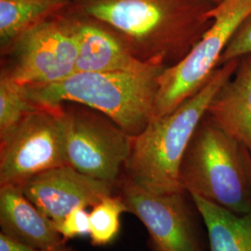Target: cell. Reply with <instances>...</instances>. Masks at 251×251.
<instances>
[{"instance_id":"ba28073f","label":"cell","mask_w":251,"mask_h":251,"mask_svg":"<svg viewBox=\"0 0 251 251\" xmlns=\"http://www.w3.org/2000/svg\"><path fill=\"white\" fill-rule=\"evenodd\" d=\"M63 166H68L63 107L38 106L0 141V185H22Z\"/></svg>"},{"instance_id":"9c48e42d","label":"cell","mask_w":251,"mask_h":251,"mask_svg":"<svg viewBox=\"0 0 251 251\" xmlns=\"http://www.w3.org/2000/svg\"><path fill=\"white\" fill-rule=\"evenodd\" d=\"M117 193L147 229L152 251H203L185 191L156 194L121 178Z\"/></svg>"},{"instance_id":"4fadbf2b","label":"cell","mask_w":251,"mask_h":251,"mask_svg":"<svg viewBox=\"0 0 251 251\" xmlns=\"http://www.w3.org/2000/svg\"><path fill=\"white\" fill-rule=\"evenodd\" d=\"M206 115L251 153V54L211 100Z\"/></svg>"},{"instance_id":"52a82bcc","label":"cell","mask_w":251,"mask_h":251,"mask_svg":"<svg viewBox=\"0 0 251 251\" xmlns=\"http://www.w3.org/2000/svg\"><path fill=\"white\" fill-rule=\"evenodd\" d=\"M68 7L28 29L11 46L7 52L11 66L4 71L13 80L45 86L76 72L77 38Z\"/></svg>"},{"instance_id":"9a60e30c","label":"cell","mask_w":251,"mask_h":251,"mask_svg":"<svg viewBox=\"0 0 251 251\" xmlns=\"http://www.w3.org/2000/svg\"><path fill=\"white\" fill-rule=\"evenodd\" d=\"M72 0H0V47L6 54L31 27L66 9Z\"/></svg>"},{"instance_id":"7402d4cb","label":"cell","mask_w":251,"mask_h":251,"mask_svg":"<svg viewBox=\"0 0 251 251\" xmlns=\"http://www.w3.org/2000/svg\"><path fill=\"white\" fill-rule=\"evenodd\" d=\"M207 1H209L210 3H212V4L215 6V5H217V4H219L220 2H222L223 0H207Z\"/></svg>"},{"instance_id":"44dd1931","label":"cell","mask_w":251,"mask_h":251,"mask_svg":"<svg viewBox=\"0 0 251 251\" xmlns=\"http://www.w3.org/2000/svg\"><path fill=\"white\" fill-rule=\"evenodd\" d=\"M246 160H247V167L249 171V175H250V179L251 182V153L246 149Z\"/></svg>"},{"instance_id":"8992f818","label":"cell","mask_w":251,"mask_h":251,"mask_svg":"<svg viewBox=\"0 0 251 251\" xmlns=\"http://www.w3.org/2000/svg\"><path fill=\"white\" fill-rule=\"evenodd\" d=\"M63 107L68 166L117 188L134 137L94 109L71 102Z\"/></svg>"},{"instance_id":"ac0fdd59","label":"cell","mask_w":251,"mask_h":251,"mask_svg":"<svg viewBox=\"0 0 251 251\" xmlns=\"http://www.w3.org/2000/svg\"><path fill=\"white\" fill-rule=\"evenodd\" d=\"M56 227L66 240L90 235V212L87 207L77 206L65 216L62 223Z\"/></svg>"},{"instance_id":"2e32d148","label":"cell","mask_w":251,"mask_h":251,"mask_svg":"<svg viewBox=\"0 0 251 251\" xmlns=\"http://www.w3.org/2000/svg\"><path fill=\"white\" fill-rule=\"evenodd\" d=\"M37 107L28 97L25 86L13 80L3 70L0 75V141Z\"/></svg>"},{"instance_id":"d6986e66","label":"cell","mask_w":251,"mask_h":251,"mask_svg":"<svg viewBox=\"0 0 251 251\" xmlns=\"http://www.w3.org/2000/svg\"><path fill=\"white\" fill-rule=\"evenodd\" d=\"M251 54V14L245 20L232 40L225 49L220 60V65L237 58Z\"/></svg>"},{"instance_id":"5bb4252c","label":"cell","mask_w":251,"mask_h":251,"mask_svg":"<svg viewBox=\"0 0 251 251\" xmlns=\"http://www.w3.org/2000/svg\"><path fill=\"white\" fill-rule=\"evenodd\" d=\"M206 226L207 251H251V211L239 215L197 195H190Z\"/></svg>"},{"instance_id":"30bf717a","label":"cell","mask_w":251,"mask_h":251,"mask_svg":"<svg viewBox=\"0 0 251 251\" xmlns=\"http://www.w3.org/2000/svg\"><path fill=\"white\" fill-rule=\"evenodd\" d=\"M22 186L26 198L55 225L74 208L93 207L117 193L115 185L82 174L70 166L40 173Z\"/></svg>"},{"instance_id":"277c9868","label":"cell","mask_w":251,"mask_h":251,"mask_svg":"<svg viewBox=\"0 0 251 251\" xmlns=\"http://www.w3.org/2000/svg\"><path fill=\"white\" fill-rule=\"evenodd\" d=\"M180 187L235 214L251 211L246 148L206 115L179 168Z\"/></svg>"},{"instance_id":"5b68a950","label":"cell","mask_w":251,"mask_h":251,"mask_svg":"<svg viewBox=\"0 0 251 251\" xmlns=\"http://www.w3.org/2000/svg\"><path fill=\"white\" fill-rule=\"evenodd\" d=\"M251 14V0H223L208 11L212 23L200 40L183 59L163 70L152 118L170 114L203 88Z\"/></svg>"},{"instance_id":"7a4b0ae2","label":"cell","mask_w":251,"mask_h":251,"mask_svg":"<svg viewBox=\"0 0 251 251\" xmlns=\"http://www.w3.org/2000/svg\"><path fill=\"white\" fill-rule=\"evenodd\" d=\"M241 58L216 68L202 89L170 114L152 118L133 138L123 179L156 194L183 191L179 168L189 144L217 92L235 72Z\"/></svg>"},{"instance_id":"6da1fadb","label":"cell","mask_w":251,"mask_h":251,"mask_svg":"<svg viewBox=\"0 0 251 251\" xmlns=\"http://www.w3.org/2000/svg\"><path fill=\"white\" fill-rule=\"evenodd\" d=\"M207 0H72L69 9L98 20L144 63L171 66L198 43L212 20Z\"/></svg>"},{"instance_id":"3957f363","label":"cell","mask_w":251,"mask_h":251,"mask_svg":"<svg viewBox=\"0 0 251 251\" xmlns=\"http://www.w3.org/2000/svg\"><path fill=\"white\" fill-rule=\"evenodd\" d=\"M165 68L157 65L142 72L75 73L60 82L25 88L37 106L58 109L70 102L81 104L100 112L135 137L153 117Z\"/></svg>"},{"instance_id":"7c38bea8","label":"cell","mask_w":251,"mask_h":251,"mask_svg":"<svg viewBox=\"0 0 251 251\" xmlns=\"http://www.w3.org/2000/svg\"><path fill=\"white\" fill-rule=\"evenodd\" d=\"M1 233L45 251H72L53 222L36 207L21 184L0 185Z\"/></svg>"},{"instance_id":"ffe728a7","label":"cell","mask_w":251,"mask_h":251,"mask_svg":"<svg viewBox=\"0 0 251 251\" xmlns=\"http://www.w3.org/2000/svg\"><path fill=\"white\" fill-rule=\"evenodd\" d=\"M0 251H45L18 242L8 235L0 233Z\"/></svg>"},{"instance_id":"8fae6325","label":"cell","mask_w":251,"mask_h":251,"mask_svg":"<svg viewBox=\"0 0 251 251\" xmlns=\"http://www.w3.org/2000/svg\"><path fill=\"white\" fill-rule=\"evenodd\" d=\"M68 10L77 38L75 73L142 72L157 66L138 59L111 27L75 13L69 7Z\"/></svg>"},{"instance_id":"e0dca14e","label":"cell","mask_w":251,"mask_h":251,"mask_svg":"<svg viewBox=\"0 0 251 251\" xmlns=\"http://www.w3.org/2000/svg\"><path fill=\"white\" fill-rule=\"evenodd\" d=\"M127 212L121 197L116 193L103 198L90 212V238L94 247L114 242L120 232V217Z\"/></svg>"}]
</instances>
